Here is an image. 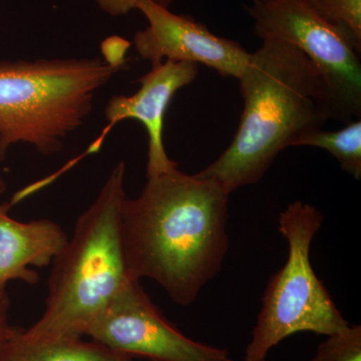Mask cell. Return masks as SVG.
<instances>
[{
	"label": "cell",
	"mask_w": 361,
	"mask_h": 361,
	"mask_svg": "<svg viewBox=\"0 0 361 361\" xmlns=\"http://www.w3.org/2000/svg\"><path fill=\"white\" fill-rule=\"evenodd\" d=\"M229 196L179 167L147 176L141 194L127 196L121 212L130 278L154 280L178 305L193 304L229 251Z\"/></svg>",
	"instance_id": "6da1fadb"
},
{
	"label": "cell",
	"mask_w": 361,
	"mask_h": 361,
	"mask_svg": "<svg viewBox=\"0 0 361 361\" xmlns=\"http://www.w3.org/2000/svg\"><path fill=\"white\" fill-rule=\"evenodd\" d=\"M238 80L244 108L234 139L197 173L229 194L258 183L280 152L331 120L319 73L286 42L262 40Z\"/></svg>",
	"instance_id": "7a4b0ae2"
},
{
	"label": "cell",
	"mask_w": 361,
	"mask_h": 361,
	"mask_svg": "<svg viewBox=\"0 0 361 361\" xmlns=\"http://www.w3.org/2000/svg\"><path fill=\"white\" fill-rule=\"evenodd\" d=\"M126 172L125 161H118L52 261L44 313L23 329L30 338H82L106 306L133 281L121 233V212L127 198Z\"/></svg>",
	"instance_id": "3957f363"
},
{
	"label": "cell",
	"mask_w": 361,
	"mask_h": 361,
	"mask_svg": "<svg viewBox=\"0 0 361 361\" xmlns=\"http://www.w3.org/2000/svg\"><path fill=\"white\" fill-rule=\"evenodd\" d=\"M120 68L97 58L0 61V161L16 145L61 153Z\"/></svg>",
	"instance_id": "277c9868"
},
{
	"label": "cell",
	"mask_w": 361,
	"mask_h": 361,
	"mask_svg": "<svg viewBox=\"0 0 361 361\" xmlns=\"http://www.w3.org/2000/svg\"><path fill=\"white\" fill-rule=\"evenodd\" d=\"M323 221L317 208L302 201L280 214L278 230L288 256L268 282L243 361H266L273 348L299 332L326 336L349 324L311 264V244Z\"/></svg>",
	"instance_id": "5b68a950"
},
{
	"label": "cell",
	"mask_w": 361,
	"mask_h": 361,
	"mask_svg": "<svg viewBox=\"0 0 361 361\" xmlns=\"http://www.w3.org/2000/svg\"><path fill=\"white\" fill-rule=\"evenodd\" d=\"M247 11L253 32L262 40H279L302 52L319 73L331 120L360 118V51L308 0H252Z\"/></svg>",
	"instance_id": "8992f818"
},
{
	"label": "cell",
	"mask_w": 361,
	"mask_h": 361,
	"mask_svg": "<svg viewBox=\"0 0 361 361\" xmlns=\"http://www.w3.org/2000/svg\"><path fill=\"white\" fill-rule=\"evenodd\" d=\"M85 336L118 353L151 361H233L227 349L193 341L176 329L139 280L123 287Z\"/></svg>",
	"instance_id": "52a82bcc"
},
{
	"label": "cell",
	"mask_w": 361,
	"mask_h": 361,
	"mask_svg": "<svg viewBox=\"0 0 361 361\" xmlns=\"http://www.w3.org/2000/svg\"><path fill=\"white\" fill-rule=\"evenodd\" d=\"M148 26L135 33V51L152 66L165 61L204 65L222 77L238 78L251 54L235 40L214 35L191 16L171 13L154 0L137 4Z\"/></svg>",
	"instance_id": "ba28073f"
},
{
	"label": "cell",
	"mask_w": 361,
	"mask_h": 361,
	"mask_svg": "<svg viewBox=\"0 0 361 361\" xmlns=\"http://www.w3.org/2000/svg\"><path fill=\"white\" fill-rule=\"evenodd\" d=\"M198 65L165 61L152 66V70L139 80L140 89L130 96H114L104 108L106 127L90 147L89 153L101 148L106 135L123 121H137L148 135L147 176H153L178 167L169 158L164 144V127L169 106L176 92L196 80Z\"/></svg>",
	"instance_id": "9c48e42d"
},
{
	"label": "cell",
	"mask_w": 361,
	"mask_h": 361,
	"mask_svg": "<svg viewBox=\"0 0 361 361\" xmlns=\"http://www.w3.org/2000/svg\"><path fill=\"white\" fill-rule=\"evenodd\" d=\"M11 207V203L0 204V287L14 280L35 285L39 275L30 267L51 266L68 236L52 220L13 219L9 215Z\"/></svg>",
	"instance_id": "30bf717a"
},
{
	"label": "cell",
	"mask_w": 361,
	"mask_h": 361,
	"mask_svg": "<svg viewBox=\"0 0 361 361\" xmlns=\"http://www.w3.org/2000/svg\"><path fill=\"white\" fill-rule=\"evenodd\" d=\"M133 358L92 339L35 341L14 326L0 346V361H134Z\"/></svg>",
	"instance_id": "8fae6325"
},
{
	"label": "cell",
	"mask_w": 361,
	"mask_h": 361,
	"mask_svg": "<svg viewBox=\"0 0 361 361\" xmlns=\"http://www.w3.org/2000/svg\"><path fill=\"white\" fill-rule=\"evenodd\" d=\"M343 129L312 130L299 137L294 147L325 149L338 161L341 170L353 179H361V121H351Z\"/></svg>",
	"instance_id": "7c38bea8"
},
{
	"label": "cell",
	"mask_w": 361,
	"mask_h": 361,
	"mask_svg": "<svg viewBox=\"0 0 361 361\" xmlns=\"http://www.w3.org/2000/svg\"><path fill=\"white\" fill-rule=\"evenodd\" d=\"M361 51V0H308Z\"/></svg>",
	"instance_id": "4fadbf2b"
},
{
	"label": "cell",
	"mask_w": 361,
	"mask_h": 361,
	"mask_svg": "<svg viewBox=\"0 0 361 361\" xmlns=\"http://www.w3.org/2000/svg\"><path fill=\"white\" fill-rule=\"evenodd\" d=\"M311 361H361V326L348 324L326 336Z\"/></svg>",
	"instance_id": "5bb4252c"
},
{
	"label": "cell",
	"mask_w": 361,
	"mask_h": 361,
	"mask_svg": "<svg viewBox=\"0 0 361 361\" xmlns=\"http://www.w3.org/2000/svg\"><path fill=\"white\" fill-rule=\"evenodd\" d=\"M99 8L111 16H126L137 9L139 0H94Z\"/></svg>",
	"instance_id": "9a60e30c"
},
{
	"label": "cell",
	"mask_w": 361,
	"mask_h": 361,
	"mask_svg": "<svg viewBox=\"0 0 361 361\" xmlns=\"http://www.w3.org/2000/svg\"><path fill=\"white\" fill-rule=\"evenodd\" d=\"M9 310H11V298L7 293L6 287H0V346L6 341L11 331Z\"/></svg>",
	"instance_id": "2e32d148"
},
{
	"label": "cell",
	"mask_w": 361,
	"mask_h": 361,
	"mask_svg": "<svg viewBox=\"0 0 361 361\" xmlns=\"http://www.w3.org/2000/svg\"><path fill=\"white\" fill-rule=\"evenodd\" d=\"M6 191V183L2 176L0 175V196H2Z\"/></svg>",
	"instance_id": "e0dca14e"
},
{
	"label": "cell",
	"mask_w": 361,
	"mask_h": 361,
	"mask_svg": "<svg viewBox=\"0 0 361 361\" xmlns=\"http://www.w3.org/2000/svg\"><path fill=\"white\" fill-rule=\"evenodd\" d=\"M156 4H160V6L166 7L168 8L169 6H170L172 2H174L175 0H154Z\"/></svg>",
	"instance_id": "ac0fdd59"
}]
</instances>
